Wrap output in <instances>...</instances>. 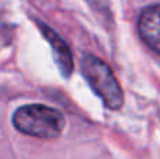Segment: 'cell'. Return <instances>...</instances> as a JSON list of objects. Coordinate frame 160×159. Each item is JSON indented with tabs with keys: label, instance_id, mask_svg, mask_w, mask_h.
Listing matches in <instances>:
<instances>
[{
	"label": "cell",
	"instance_id": "cell-1",
	"mask_svg": "<svg viewBox=\"0 0 160 159\" xmlns=\"http://www.w3.org/2000/svg\"><path fill=\"white\" fill-rule=\"evenodd\" d=\"M13 124L22 134L38 138H55L65 128V117L52 107L28 104L14 113Z\"/></svg>",
	"mask_w": 160,
	"mask_h": 159
},
{
	"label": "cell",
	"instance_id": "cell-2",
	"mask_svg": "<svg viewBox=\"0 0 160 159\" xmlns=\"http://www.w3.org/2000/svg\"><path fill=\"white\" fill-rule=\"evenodd\" d=\"M82 73L104 104L118 110L124 103V93L111 68L94 55H87L82 62Z\"/></svg>",
	"mask_w": 160,
	"mask_h": 159
},
{
	"label": "cell",
	"instance_id": "cell-3",
	"mask_svg": "<svg viewBox=\"0 0 160 159\" xmlns=\"http://www.w3.org/2000/svg\"><path fill=\"white\" fill-rule=\"evenodd\" d=\"M138 30L146 45L160 54V6H150L142 11Z\"/></svg>",
	"mask_w": 160,
	"mask_h": 159
},
{
	"label": "cell",
	"instance_id": "cell-4",
	"mask_svg": "<svg viewBox=\"0 0 160 159\" xmlns=\"http://www.w3.org/2000/svg\"><path fill=\"white\" fill-rule=\"evenodd\" d=\"M44 31V35L48 38V41L52 44L53 51L56 52L58 56V65L61 66V70L63 73V76H69L70 72L73 69V62H72V55H70V51L68 48V45L65 44L61 39V37L58 34H55L53 31H51L48 27H42Z\"/></svg>",
	"mask_w": 160,
	"mask_h": 159
}]
</instances>
